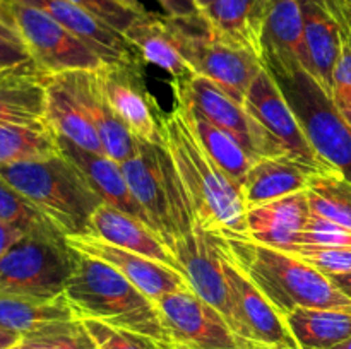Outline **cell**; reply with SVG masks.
<instances>
[{
    "label": "cell",
    "mask_w": 351,
    "mask_h": 349,
    "mask_svg": "<svg viewBox=\"0 0 351 349\" xmlns=\"http://www.w3.org/2000/svg\"><path fill=\"white\" fill-rule=\"evenodd\" d=\"M312 211L307 192H295L276 201L247 209V238L261 245L283 248L297 243L298 235L307 228Z\"/></svg>",
    "instance_id": "23"
},
{
    "label": "cell",
    "mask_w": 351,
    "mask_h": 349,
    "mask_svg": "<svg viewBox=\"0 0 351 349\" xmlns=\"http://www.w3.org/2000/svg\"><path fill=\"white\" fill-rule=\"evenodd\" d=\"M117 2H120L122 5L129 7V9H132L134 12H146V9L143 7V3H141V0H117Z\"/></svg>",
    "instance_id": "50"
},
{
    "label": "cell",
    "mask_w": 351,
    "mask_h": 349,
    "mask_svg": "<svg viewBox=\"0 0 351 349\" xmlns=\"http://www.w3.org/2000/svg\"><path fill=\"white\" fill-rule=\"evenodd\" d=\"M0 221L26 235L64 236L38 211L33 202L27 201L19 190L12 187L0 174Z\"/></svg>",
    "instance_id": "34"
},
{
    "label": "cell",
    "mask_w": 351,
    "mask_h": 349,
    "mask_svg": "<svg viewBox=\"0 0 351 349\" xmlns=\"http://www.w3.org/2000/svg\"><path fill=\"white\" fill-rule=\"evenodd\" d=\"M315 173L321 171L291 156L259 157L240 183L245 207L252 209L285 195L305 190L308 180Z\"/></svg>",
    "instance_id": "26"
},
{
    "label": "cell",
    "mask_w": 351,
    "mask_h": 349,
    "mask_svg": "<svg viewBox=\"0 0 351 349\" xmlns=\"http://www.w3.org/2000/svg\"><path fill=\"white\" fill-rule=\"evenodd\" d=\"M339 33V60L335 72V86H351V0H326Z\"/></svg>",
    "instance_id": "36"
},
{
    "label": "cell",
    "mask_w": 351,
    "mask_h": 349,
    "mask_svg": "<svg viewBox=\"0 0 351 349\" xmlns=\"http://www.w3.org/2000/svg\"><path fill=\"white\" fill-rule=\"evenodd\" d=\"M173 98L182 105L197 109L221 129L235 135L257 157L288 156L276 140L256 122L242 103L223 91L218 84L199 74H192L180 81H170Z\"/></svg>",
    "instance_id": "10"
},
{
    "label": "cell",
    "mask_w": 351,
    "mask_h": 349,
    "mask_svg": "<svg viewBox=\"0 0 351 349\" xmlns=\"http://www.w3.org/2000/svg\"><path fill=\"white\" fill-rule=\"evenodd\" d=\"M0 31H5V33H10V31H12V33H17L16 27L10 26V24H7L5 21H2V19H0Z\"/></svg>",
    "instance_id": "52"
},
{
    "label": "cell",
    "mask_w": 351,
    "mask_h": 349,
    "mask_svg": "<svg viewBox=\"0 0 351 349\" xmlns=\"http://www.w3.org/2000/svg\"><path fill=\"white\" fill-rule=\"evenodd\" d=\"M0 174L19 190L60 235H88L89 221L103 204L81 171L64 156L0 166Z\"/></svg>",
    "instance_id": "4"
},
{
    "label": "cell",
    "mask_w": 351,
    "mask_h": 349,
    "mask_svg": "<svg viewBox=\"0 0 351 349\" xmlns=\"http://www.w3.org/2000/svg\"><path fill=\"white\" fill-rule=\"evenodd\" d=\"M9 12L31 60L47 74L96 70L105 64L88 44L43 10L9 0Z\"/></svg>",
    "instance_id": "8"
},
{
    "label": "cell",
    "mask_w": 351,
    "mask_h": 349,
    "mask_svg": "<svg viewBox=\"0 0 351 349\" xmlns=\"http://www.w3.org/2000/svg\"><path fill=\"white\" fill-rule=\"evenodd\" d=\"M69 2L75 3L77 7L84 9L86 12L93 14V16L101 19L103 23H106L113 29L120 31V33H125L127 27L132 24V21L139 14L134 12L129 7L122 5L117 0H69Z\"/></svg>",
    "instance_id": "39"
},
{
    "label": "cell",
    "mask_w": 351,
    "mask_h": 349,
    "mask_svg": "<svg viewBox=\"0 0 351 349\" xmlns=\"http://www.w3.org/2000/svg\"><path fill=\"white\" fill-rule=\"evenodd\" d=\"M65 242L75 252L82 255L93 257L106 262L113 269L119 270L129 283H132L137 289L143 291L147 298L153 301L160 300L161 296L177 293V291L191 289L187 279L178 270L156 262L153 259L139 255L130 250L120 248V246L106 243L103 240L91 235L67 236Z\"/></svg>",
    "instance_id": "16"
},
{
    "label": "cell",
    "mask_w": 351,
    "mask_h": 349,
    "mask_svg": "<svg viewBox=\"0 0 351 349\" xmlns=\"http://www.w3.org/2000/svg\"><path fill=\"white\" fill-rule=\"evenodd\" d=\"M297 243L319 246H351V229L312 214L307 228L298 235Z\"/></svg>",
    "instance_id": "38"
},
{
    "label": "cell",
    "mask_w": 351,
    "mask_h": 349,
    "mask_svg": "<svg viewBox=\"0 0 351 349\" xmlns=\"http://www.w3.org/2000/svg\"><path fill=\"white\" fill-rule=\"evenodd\" d=\"M60 154V144L48 122L33 125L0 123V166L47 159Z\"/></svg>",
    "instance_id": "32"
},
{
    "label": "cell",
    "mask_w": 351,
    "mask_h": 349,
    "mask_svg": "<svg viewBox=\"0 0 351 349\" xmlns=\"http://www.w3.org/2000/svg\"><path fill=\"white\" fill-rule=\"evenodd\" d=\"M77 342L81 349H99L98 346L95 344V341L91 339V335L88 334V331H86L81 320H79V325H77Z\"/></svg>",
    "instance_id": "47"
},
{
    "label": "cell",
    "mask_w": 351,
    "mask_h": 349,
    "mask_svg": "<svg viewBox=\"0 0 351 349\" xmlns=\"http://www.w3.org/2000/svg\"><path fill=\"white\" fill-rule=\"evenodd\" d=\"M9 349H47V348H45V346H41V344H38V342L29 341V339H23L19 344L12 346V348H9Z\"/></svg>",
    "instance_id": "49"
},
{
    "label": "cell",
    "mask_w": 351,
    "mask_h": 349,
    "mask_svg": "<svg viewBox=\"0 0 351 349\" xmlns=\"http://www.w3.org/2000/svg\"><path fill=\"white\" fill-rule=\"evenodd\" d=\"M170 252L177 259L189 287L206 303L215 307L237 332L235 311L223 269L218 236L195 228L175 240L170 245Z\"/></svg>",
    "instance_id": "15"
},
{
    "label": "cell",
    "mask_w": 351,
    "mask_h": 349,
    "mask_svg": "<svg viewBox=\"0 0 351 349\" xmlns=\"http://www.w3.org/2000/svg\"><path fill=\"white\" fill-rule=\"evenodd\" d=\"M331 99L339 115L351 129V86H335Z\"/></svg>",
    "instance_id": "43"
},
{
    "label": "cell",
    "mask_w": 351,
    "mask_h": 349,
    "mask_svg": "<svg viewBox=\"0 0 351 349\" xmlns=\"http://www.w3.org/2000/svg\"><path fill=\"white\" fill-rule=\"evenodd\" d=\"M21 341H23V335L0 327V349H9L12 348V346L19 344Z\"/></svg>",
    "instance_id": "46"
},
{
    "label": "cell",
    "mask_w": 351,
    "mask_h": 349,
    "mask_svg": "<svg viewBox=\"0 0 351 349\" xmlns=\"http://www.w3.org/2000/svg\"><path fill=\"white\" fill-rule=\"evenodd\" d=\"M269 3L271 0H215L202 10V17L209 29L263 60V29Z\"/></svg>",
    "instance_id": "27"
},
{
    "label": "cell",
    "mask_w": 351,
    "mask_h": 349,
    "mask_svg": "<svg viewBox=\"0 0 351 349\" xmlns=\"http://www.w3.org/2000/svg\"><path fill=\"white\" fill-rule=\"evenodd\" d=\"M285 318L302 349H331L351 337V311L297 308Z\"/></svg>",
    "instance_id": "31"
},
{
    "label": "cell",
    "mask_w": 351,
    "mask_h": 349,
    "mask_svg": "<svg viewBox=\"0 0 351 349\" xmlns=\"http://www.w3.org/2000/svg\"><path fill=\"white\" fill-rule=\"evenodd\" d=\"M88 334L99 349H161L156 342L144 335L122 328L110 327L98 320H81Z\"/></svg>",
    "instance_id": "37"
},
{
    "label": "cell",
    "mask_w": 351,
    "mask_h": 349,
    "mask_svg": "<svg viewBox=\"0 0 351 349\" xmlns=\"http://www.w3.org/2000/svg\"><path fill=\"white\" fill-rule=\"evenodd\" d=\"M305 192L312 214L351 229V180L341 170L312 174Z\"/></svg>",
    "instance_id": "33"
},
{
    "label": "cell",
    "mask_w": 351,
    "mask_h": 349,
    "mask_svg": "<svg viewBox=\"0 0 351 349\" xmlns=\"http://www.w3.org/2000/svg\"><path fill=\"white\" fill-rule=\"evenodd\" d=\"M12 2L26 3V5L36 7V9L47 12L58 24H62L69 33L88 44L105 64L139 57L132 44L123 36V33L113 29L101 19L86 12L84 9L69 0H12Z\"/></svg>",
    "instance_id": "20"
},
{
    "label": "cell",
    "mask_w": 351,
    "mask_h": 349,
    "mask_svg": "<svg viewBox=\"0 0 351 349\" xmlns=\"http://www.w3.org/2000/svg\"><path fill=\"white\" fill-rule=\"evenodd\" d=\"M31 60L19 33H5L0 31V70L21 62Z\"/></svg>",
    "instance_id": "41"
},
{
    "label": "cell",
    "mask_w": 351,
    "mask_h": 349,
    "mask_svg": "<svg viewBox=\"0 0 351 349\" xmlns=\"http://www.w3.org/2000/svg\"><path fill=\"white\" fill-rule=\"evenodd\" d=\"M75 320L65 294L47 301L0 296V327L23 335V339Z\"/></svg>",
    "instance_id": "28"
},
{
    "label": "cell",
    "mask_w": 351,
    "mask_h": 349,
    "mask_svg": "<svg viewBox=\"0 0 351 349\" xmlns=\"http://www.w3.org/2000/svg\"><path fill=\"white\" fill-rule=\"evenodd\" d=\"M158 120L163 144L177 168L195 226L221 238H247V207L240 185L219 168L199 142L187 109L173 101L170 112L160 109Z\"/></svg>",
    "instance_id": "1"
},
{
    "label": "cell",
    "mask_w": 351,
    "mask_h": 349,
    "mask_svg": "<svg viewBox=\"0 0 351 349\" xmlns=\"http://www.w3.org/2000/svg\"><path fill=\"white\" fill-rule=\"evenodd\" d=\"M50 74L33 60L0 70V123L33 125L45 122Z\"/></svg>",
    "instance_id": "21"
},
{
    "label": "cell",
    "mask_w": 351,
    "mask_h": 349,
    "mask_svg": "<svg viewBox=\"0 0 351 349\" xmlns=\"http://www.w3.org/2000/svg\"><path fill=\"white\" fill-rule=\"evenodd\" d=\"M123 36L144 62L163 68L170 74L171 81H180L194 74L184 55V34L178 19L146 10L137 14Z\"/></svg>",
    "instance_id": "19"
},
{
    "label": "cell",
    "mask_w": 351,
    "mask_h": 349,
    "mask_svg": "<svg viewBox=\"0 0 351 349\" xmlns=\"http://www.w3.org/2000/svg\"><path fill=\"white\" fill-rule=\"evenodd\" d=\"M122 170L151 229L168 248L175 240L197 228L177 168L165 144L137 140L136 153L123 161Z\"/></svg>",
    "instance_id": "5"
},
{
    "label": "cell",
    "mask_w": 351,
    "mask_h": 349,
    "mask_svg": "<svg viewBox=\"0 0 351 349\" xmlns=\"http://www.w3.org/2000/svg\"><path fill=\"white\" fill-rule=\"evenodd\" d=\"M184 34V55L194 74L209 79L239 103H245L250 84L264 62L252 51L209 29L204 17L178 19Z\"/></svg>",
    "instance_id": "7"
},
{
    "label": "cell",
    "mask_w": 351,
    "mask_h": 349,
    "mask_svg": "<svg viewBox=\"0 0 351 349\" xmlns=\"http://www.w3.org/2000/svg\"><path fill=\"white\" fill-rule=\"evenodd\" d=\"M278 250L298 257L305 263L324 272L326 276L351 272V246H319L291 243V245Z\"/></svg>",
    "instance_id": "35"
},
{
    "label": "cell",
    "mask_w": 351,
    "mask_h": 349,
    "mask_svg": "<svg viewBox=\"0 0 351 349\" xmlns=\"http://www.w3.org/2000/svg\"><path fill=\"white\" fill-rule=\"evenodd\" d=\"M175 101H177V99H175ZM182 106L187 109L192 129H194L199 142H201L202 147L208 151L209 156L219 164V168H221L233 181H237L239 185L242 183L245 174L249 173L252 164L256 163L259 157L254 153H250V151L247 149L235 135H232L228 130L221 129L219 125L213 123L211 120H208L204 115H201L197 109L191 108V106L187 105Z\"/></svg>",
    "instance_id": "29"
},
{
    "label": "cell",
    "mask_w": 351,
    "mask_h": 349,
    "mask_svg": "<svg viewBox=\"0 0 351 349\" xmlns=\"http://www.w3.org/2000/svg\"><path fill=\"white\" fill-rule=\"evenodd\" d=\"M221 257L235 311L237 334L261 349H302L288 327L287 318L223 252Z\"/></svg>",
    "instance_id": "13"
},
{
    "label": "cell",
    "mask_w": 351,
    "mask_h": 349,
    "mask_svg": "<svg viewBox=\"0 0 351 349\" xmlns=\"http://www.w3.org/2000/svg\"><path fill=\"white\" fill-rule=\"evenodd\" d=\"M24 235H26V233L19 231V229L12 228V226L0 221V257H2L17 240L23 238Z\"/></svg>",
    "instance_id": "44"
},
{
    "label": "cell",
    "mask_w": 351,
    "mask_h": 349,
    "mask_svg": "<svg viewBox=\"0 0 351 349\" xmlns=\"http://www.w3.org/2000/svg\"><path fill=\"white\" fill-rule=\"evenodd\" d=\"M69 94L95 127L105 154L119 163L129 159L137 149V139L117 116L99 82L96 70H71L57 74Z\"/></svg>",
    "instance_id": "17"
},
{
    "label": "cell",
    "mask_w": 351,
    "mask_h": 349,
    "mask_svg": "<svg viewBox=\"0 0 351 349\" xmlns=\"http://www.w3.org/2000/svg\"><path fill=\"white\" fill-rule=\"evenodd\" d=\"M65 298L77 320H98L170 349L156 303L103 260L77 252Z\"/></svg>",
    "instance_id": "3"
},
{
    "label": "cell",
    "mask_w": 351,
    "mask_h": 349,
    "mask_svg": "<svg viewBox=\"0 0 351 349\" xmlns=\"http://www.w3.org/2000/svg\"><path fill=\"white\" fill-rule=\"evenodd\" d=\"M45 120L58 137L82 147V149L105 153L95 127L74 101L57 75H50L47 94V115Z\"/></svg>",
    "instance_id": "30"
},
{
    "label": "cell",
    "mask_w": 351,
    "mask_h": 349,
    "mask_svg": "<svg viewBox=\"0 0 351 349\" xmlns=\"http://www.w3.org/2000/svg\"><path fill=\"white\" fill-rule=\"evenodd\" d=\"M88 235L96 236V238L120 246V248L139 253L147 259L156 260V262L165 263L180 272V266L173 253L158 238L156 233L149 226L144 224L141 219L134 218L113 205L105 204V202L91 216Z\"/></svg>",
    "instance_id": "25"
},
{
    "label": "cell",
    "mask_w": 351,
    "mask_h": 349,
    "mask_svg": "<svg viewBox=\"0 0 351 349\" xmlns=\"http://www.w3.org/2000/svg\"><path fill=\"white\" fill-rule=\"evenodd\" d=\"M170 337V349H261L240 337L226 318L192 289L154 301Z\"/></svg>",
    "instance_id": "9"
},
{
    "label": "cell",
    "mask_w": 351,
    "mask_h": 349,
    "mask_svg": "<svg viewBox=\"0 0 351 349\" xmlns=\"http://www.w3.org/2000/svg\"><path fill=\"white\" fill-rule=\"evenodd\" d=\"M141 62L143 58L136 57L103 64L96 72L113 112L127 130L141 142L163 144L158 120L161 108L154 96L147 91Z\"/></svg>",
    "instance_id": "12"
},
{
    "label": "cell",
    "mask_w": 351,
    "mask_h": 349,
    "mask_svg": "<svg viewBox=\"0 0 351 349\" xmlns=\"http://www.w3.org/2000/svg\"><path fill=\"white\" fill-rule=\"evenodd\" d=\"M304 7V72L331 98L339 60V33L326 0H302Z\"/></svg>",
    "instance_id": "22"
},
{
    "label": "cell",
    "mask_w": 351,
    "mask_h": 349,
    "mask_svg": "<svg viewBox=\"0 0 351 349\" xmlns=\"http://www.w3.org/2000/svg\"><path fill=\"white\" fill-rule=\"evenodd\" d=\"M75 257L65 236L24 235L0 257V296L43 301L64 296Z\"/></svg>",
    "instance_id": "6"
},
{
    "label": "cell",
    "mask_w": 351,
    "mask_h": 349,
    "mask_svg": "<svg viewBox=\"0 0 351 349\" xmlns=\"http://www.w3.org/2000/svg\"><path fill=\"white\" fill-rule=\"evenodd\" d=\"M263 60L280 82L293 81L304 72L302 0H271L263 29Z\"/></svg>",
    "instance_id": "18"
},
{
    "label": "cell",
    "mask_w": 351,
    "mask_h": 349,
    "mask_svg": "<svg viewBox=\"0 0 351 349\" xmlns=\"http://www.w3.org/2000/svg\"><path fill=\"white\" fill-rule=\"evenodd\" d=\"M77 325L79 320H75L26 339L38 342L47 349H81L77 342Z\"/></svg>",
    "instance_id": "40"
},
{
    "label": "cell",
    "mask_w": 351,
    "mask_h": 349,
    "mask_svg": "<svg viewBox=\"0 0 351 349\" xmlns=\"http://www.w3.org/2000/svg\"><path fill=\"white\" fill-rule=\"evenodd\" d=\"M331 349H351V337L346 339V341L339 342L338 346H335V348H331Z\"/></svg>",
    "instance_id": "53"
},
{
    "label": "cell",
    "mask_w": 351,
    "mask_h": 349,
    "mask_svg": "<svg viewBox=\"0 0 351 349\" xmlns=\"http://www.w3.org/2000/svg\"><path fill=\"white\" fill-rule=\"evenodd\" d=\"M243 106L288 156L319 171L338 170L312 146L293 105L267 67L261 68L250 84Z\"/></svg>",
    "instance_id": "11"
},
{
    "label": "cell",
    "mask_w": 351,
    "mask_h": 349,
    "mask_svg": "<svg viewBox=\"0 0 351 349\" xmlns=\"http://www.w3.org/2000/svg\"><path fill=\"white\" fill-rule=\"evenodd\" d=\"M194 2L197 3L199 10H201V12H202V10H206V9H208V7L211 5V3L215 2V0H194Z\"/></svg>",
    "instance_id": "51"
},
{
    "label": "cell",
    "mask_w": 351,
    "mask_h": 349,
    "mask_svg": "<svg viewBox=\"0 0 351 349\" xmlns=\"http://www.w3.org/2000/svg\"><path fill=\"white\" fill-rule=\"evenodd\" d=\"M287 84L295 91L300 106L295 112L312 146L328 163L346 174L351 170V129L332 99L305 72Z\"/></svg>",
    "instance_id": "14"
},
{
    "label": "cell",
    "mask_w": 351,
    "mask_h": 349,
    "mask_svg": "<svg viewBox=\"0 0 351 349\" xmlns=\"http://www.w3.org/2000/svg\"><path fill=\"white\" fill-rule=\"evenodd\" d=\"M168 17L173 19H197L202 16L194 0H156Z\"/></svg>",
    "instance_id": "42"
},
{
    "label": "cell",
    "mask_w": 351,
    "mask_h": 349,
    "mask_svg": "<svg viewBox=\"0 0 351 349\" xmlns=\"http://www.w3.org/2000/svg\"><path fill=\"white\" fill-rule=\"evenodd\" d=\"M58 144H60V153L81 171L82 177L89 181V185L95 188V192L105 204L113 205L149 226L143 207L137 204L130 192L125 174H123L122 163L105 153L82 149L62 137H58Z\"/></svg>",
    "instance_id": "24"
},
{
    "label": "cell",
    "mask_w": 351,
    "mask_h": 349,
    "mask_svg": "<svg viewBox=\"0 0 351 349\" xmlns=\"http://www.w3.org/2000/svg\"><path fill=\"white\" fill-rule=\"evenodd\" d=\"M0 19L5 21V23L10 24V26H14L12 17H10V12H9V0H0Z\"/></svg>",
    "instance_id": "48"
},
{
    "label": "cell",
    "mask_w": 351,
    "mask_h": 349,
    "mask_svg": "<svg viewBox=\"0 0 351 349\" xmlns=\"http://www.w3.org/2000/svg\"><path fill=\"white\" fill-rule=\"evenodd\" d=\"M161 349H163V348H161Z\"/></svg>",
    "instance_id": "54"
},
{
    "label": "cell",
    "mask_w": 351,
    "mask_h": 349,
    "mask_svg": "<svg viewBox=\"0 0 351 349\" xmlns=\"http://www.w3.org/2000/svg\"><path fill=\"white\" fill-rule=\"evenodd\" d=\"M223 255L249 277L250 283L283 317L297 308L351 311V300L324 272L298 257L249 238H221Z\"/></svg>",
    "instance_id": "2"
},
{
    "label": "cell",
    "mask_w": 351,
    "mask_h": 349,
    "mask_svg": "<svg viewBox=\"0 0 351 349\" xmlns=\"http://www.w3.org/2000/svg\"><path fill=\"white\" fill-rule=\"evenodd\" d=\"M329 279L332 281V284H335L336 287H338L339 291H343V293L346 294V296L351 300V272L348 274H331V276H328Z\"/></svg>",
    "instance_id": "45"
}]
</instances>
